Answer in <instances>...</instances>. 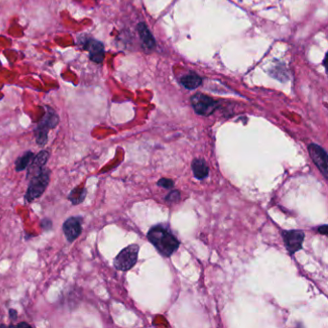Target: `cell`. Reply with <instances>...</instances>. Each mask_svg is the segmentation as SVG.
Returning <instances> with one entry per match:
<instances>
[{
	"label": "cell",
	"mask_w": 328,
	"mask_h": 328,
	"mask_svg": "<svg viewBox=\"0 0 328 328\" xmlns=\"http://www.w3.org/2000/svg\"><path fill=\"white\" fill-rule=\"evenodd\" d=\"M181 83L182 85L186 89L195 90L201 85L202 79L196 73H190V74H187L182 77Z\"/></svg>",
	"instance_id": "cell-13"
},
{
	"label": "cell",
	"mask_w": 328,
	"mask_h": 328,
	"mask_svg": "<svg viewBox=\"0 0 328 328\" xmlns=\"http://www.w3.org/2000/svg\"><path fill=\"white\" fill-rule=\"evenodd\" d=\"M283 240L285 242L286 249L290 254H294L296 251L303 248L304 241V233L299 230H290L283 232Z\"/></svg>",
	"instance_id": "cell-9"
},
{
	"label": "cell",
	"mask_w": 328,
	"mask_h": 328,
	"mask_svg": "<svg viewBox=\"0 0 328 328\" xmlns=\"http://www.w3.org/2000/svg\"><path fill=\"white\" fill-rule=\"evenodd\" d=\"M81 216H70L63 225V232L69 242H74L82 233Z\"/></svg>",
	"instance_id": "cell-8"
},
{
	"label": "cell",
	"mask_w": 328,
	"mask_h": 328,
	"mask_svg": "<svg viewBox=\"0 0 328 328\" xmlns=\"http://www.w3.org/2000/svg\"><path fill=\"white\" fill-rule=\"evenodd\" d=\"M48 158H49V151L47 150H42L40 153H38L36 156L34 155L31 164L28 167L29 168L28 174L31 173L34 174L35 173L39 172L41 169H43L44 165L46 164Z\"/></svg>",
	"instance_id": "cell-10"
},
{
	"label": "cell",
	"mask_w": 328,
	"mask_h": 328,
	"mask_svg": "<svg viewBox=\"0 0 328 328\" xmlns=\"http://www.w3.org/2000/svg\"><path fill=\"white\" fill-rule=\"evenodd\" d=\"M34 158V154L31 151H27L24 154L20 157H18L15 163L16 166V171L17 172H22L25 169L29 167V165L31 164L32 160Z\"/></svg>",
	"instance_id": "cell-14"
},
{
	"label": "cell",
	"mask_w": 328,
	"mask_h": 328,
	"mask_svg": "<svg viewBox=\"0 0 328 328\" xmlns=\"http://www.w3.org/2000/svg\"><path fill=\"white\" fill-rule=\"evenodd\" d=\"M86 195L87 190L85 188L76 187L69 193L68 199L73 205H77L84 201V199L86 198Z\"/></svg>",
	"instance_id": "cell-15"
},
{
	"label": "cell",
	"mask_w": 328,
	"mask_h": 328,
	"mask_svg": "<svg viewBox=\"0 0 328 328\" xmlns=\"http://www.w3.org/2000/svg\"><path fill=\"white\" fill-rule=\"evenodd\" d=\"M138 31L143 44L148 49H152L155 46V40L147 26L145 23H140L138 25Z\"/></svg>",
	"instance_id": "cell-11"
},
{
	"label": "cell",
	"mask_w": 328,
	"mask_h": 328,
	"mask_svg": "<svg viewBox=\"0 0 328 328\" xmlns=\"http://www.w3.org/2000/svg\"><path fill=\"white\" fill-rule=\"evenodd\" d=\"M80 44L89 51L90 59L96 64H101L105 57L103 43L98 42L95 39H79Z\"/></svg>",
	"instance_id": "cell-6"
},
{
	"label": "cell",
	"mask_w": 328,
	"mask_h": 328,
	"mask_svg": "<svg viewBox=\"0 0 328 328\" xmlns=\"http://www.w3.org/2000/svg\"><path fill=\"white\" fill-rule=\"evenodd\" d=\"M139 254V245L131 244L118 254L114 260V266L118 270L126 271L133 268L137 263Z\"/></svg>",
	"instance_id": "cell-4"
},
{
	"label": "cell",
	"mask_w": 328,
	"mask_h": 328,
	"mask_svg": "<svg viewBox=\"0 0 328 328\" xmlns=\"http://www.w3.org/2000/svg\"><path fill=\"white\" fill-rule=\"evenodd\" d=\"M309 154L311 156L313 162L319 168L320 173L325 179L328 177L327 154L324 149L316 144H311L309 147Z\"/></svg>",
	"instance_id": "cell-7"
},
{
	"label": "cell",
	"mask_w": 328,
	"mask_h": 328,
	"mask_svg": "<svg viewBox=\"0 0 328 328\" xmlns=\"http://www.w3.org/2000/svg\"><path fill=\"white\" fill-rule=\"evenodd\" d=\"M42 226H43V229H50L52 227L51 221L44 218L42 222Z\"/></svg>",
	"instance_id": "cell-18"
},
{
	"label": "cell",
	"mask_w": 328,
	"mask_h": 328,
	"mask_svg": "<svg viewBox=\"0 0 328 328\" xmlns=\"http://www.w3.org/2000/svg\"><path fill=\"white\" fill-rule=\"evenodd\" d=\"M50 180V171L46 168L41 169L32 175L24 199L27 202H32L43 196Z\"/></svg>",
	"instance_id": "cell-2"
},
{
	"label": "cell",
	"mask_w": 328,
	"mask_h": 328,
	"mask_svg": "<svg viewBox=\"0 0 328 328\" xmlns=\"http://www.w3.org/2000/svg\"><path fill=\"white\" fill-rule=\"evenodd\" d=\"M58 123H59L58 115L50 107H46L43 119L38 123L35 129L36 141L39 146L41 147L45 146L48 140L49 130L55 128L58 125Z\"/></svg>",
	"instance_id": "cell-3"
},
{
	"label": "cell",
	"mask_w": 328,
	"mask_h": 328,
	"mask_svg": "<svg viewBox=\"0 0 328 328\" xmlns=\"http://www.w3.org/2000/svg\"><path fill=\"white\" fill-rule=\"evenodd\" d=\"M158 186L164 188V189H173V186H174V183H173V180L171 179H167V178H162L158 181Z\"/></svg>",
	"instance_id": "cell-16"
},
{
	"label": "cell",
	"mask_w": 328,
	"mask_h": 328,
	"mask_svg": "<svg viewBox=\"0 0 328 328\" xmlns=\"http://www.w3.org/2000/svg\"><path fill=\"white\" fill-rule=\"evenodd\" d=\"M15 326H28V327H30V325H29L28 323H26V322H21V323H18L17 325H15Z\"/></svg>",
	"instance_id": "cell-21"
},
{
	"label": "cell",
	"mask_w": 328,
	"mask_h": 328,
	"mask_svg": "<svg viewBox=\"0 0 328 328\" xmlns=\"http://www.w3.org/2000/svg\"><path fill=\"white\" fill-rule=\"evenodd\" d=\"M180 199V193L178 190H173L171 192L167 197H166V200L169 202H176L177 200Z\"/></svg>",
	"instance_id": "cell-17"
},
{
	"label": "cell",
	"mask_w": 328,
	"mask_h": 328,
	"mask_svg": "<svg viewBox=\"0 0 328 328\" xmlns=\"http://www.w3.org/2000/svg\"><path fill=\"white\" fill-rule=\"evenodd\" d=\"M9 312H10V313H9V315H10V318H11V320H17V312L16 311V310H14V309H11V310H10V311Z\"/></svg>",
	"instance_id": "cell-19"
},
{
	"label": "cell",
	"mask_w": 328,
	"mask_h": 328,
	"mask_svg": "<svg viewBox=\"0 0 328 328\" xmlns=\"http://www.w3.org/2000/svg\"><path fill=\"white\" fill-rule=\"evenodd\" d=\"M147 237L157 251L166 257L172 256L180 245L178 239L164 225L153 226L148 231Z\"/></svg>",
	"instance_id": "cell-1"
},
{
	"label": "cell",
	"mask_w": 328,
	"mask_h": 328,
	"mask_svg": "<svg viewBox=\"0 0 328 328\" xmlns=\"http://www.w3.org/2000/svg\"><path fill=\"white\" fill-rule=\"evenodd\" d=\"M190 102L197 114L208 117L215 112L217 108V102L213 98L203 94H196L192 96Z\"/></svg>",
	"instance_id": "cell-5"
},
{
	"label": "cell",
	"mask_w": 328,
	"mask_h": 328,
	"mask_svg": "<svg viewBox=\"0 0 328 328\" xmlns=\"http://www.w3.org/2000/svg\"><path fill=\"white\" fill-rule=\"evenodd\" d=\"M319 232L323 235H326L327 234V225H322V226H320L319 227Z\"/></svg>",
	"instance_id": "cell-20"
},
{
	"label": "cell",
	"mask_w": 328,
	"mask_h": 328,
	"mask_svg": "<svg viewBox=\"0 0 328 328\" xmlns=\"http://www.w3.org/2000/svg\"><path fill=\"white\" fill-rule=\"evenodd\" d=\"M192 168H193V172H194L195 176L199 180L206 178L209 174L207 164L202 159H195L192 163Z\"/></svg>",
	"instance_id": "cell-12"
}]
</instances>
